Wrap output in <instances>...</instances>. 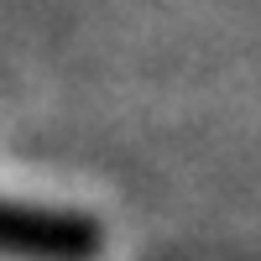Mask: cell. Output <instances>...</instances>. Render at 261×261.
<instances>
[{
	"label": "cell",
	"mask_w": 261,
	"mask_h": 261,
	"mask_svg": "<svg viewBox=\"0 0 261 261\" xmlns=\"http://www.w3.org/2000/svg\"><path fill=\"white\" fill-rule=\"evenodd\" d=\"M105 246V230L94 214L79 209H47L0 199V256L21 261H89Z\"/></svg>",
	"instance_id": "obj_1"
}]
</instances>
